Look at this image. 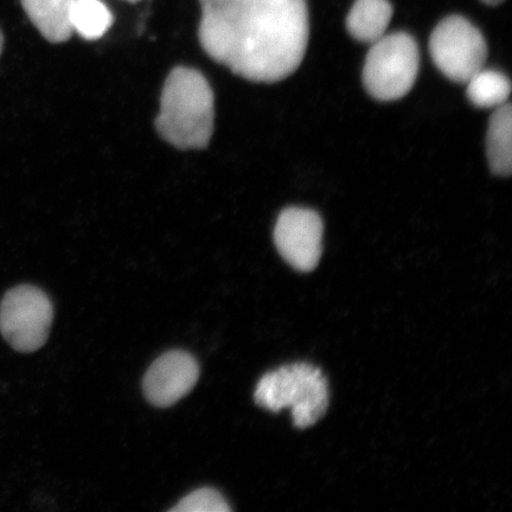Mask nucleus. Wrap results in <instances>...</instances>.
I'll list each match as a JSON object with an SVG mask.
<instances>
[{"instance_id": "3", "label": "nucleus", "mask_w": 512, "mask_h": 512, "mask_svg": "<svg viewBox=\"0 0 512 512\" xmlns=\"http://www.w3.org/2000/svg\"><path fill=\"white\" fill-rule=\"evenodd\" d=\"M254 398L273 413L290 408L294 426L305 430L317 424L328 409L329 384L322 371L311 364H290L262 377Z\"/></svg>"}, {"instance_id": "16", "label": "nucleus", "mask_w": 512, "mask_h": 512, "mask_svg": "<svg viewBox=\"0 0 512 512\" xmlns=\"http://www.w3.org/2000/svg\"><path fill=\"white\" fill-rule=\"evenodd\" d=\"M3 46H4V36H3L2 30H0V55H2Z\"/></svg>"}, {"instance_id": "9", "label": "nucleus", "mask_w": 512, "mask_h": 512, "mask_svg": "<svg viewBox=\"0 0 512 512\" xmlns=\"http://www.w3.org/2000/svg\"><path fill=\"white\" fill-rule=\"evenodd\" d=\"M75 0H21L25 14L51 43H63L73 35L70 12Z\"/></svg>"}, {"instance_id": "4", "label": "nucleus", "mask_w": 512, "mask_h": 512, "mask_svg": "<svg viewBox=\"0 0 512 512\" xmlns=\"http://www.w3.org/2000/svg\"><path fill=\"white\" fill-rule=\"evenodd\" d=\"M419 47L406 32L384 35L368 51L363 69L367 92L376 100L395 101L412 91L419 73Z\"/></svg>"}, {"instance_id": "1", "label": "nucleus", "mask_w": 512, "mask_h": 512, "mask_svg": "<svg viewBox=\"0 0 512 512\" xmlns=\"http://www.w3.org/2000/svg\"><path fill=\"white\" fill-rule=\"evenodd\" d=\"M200 4L201 46L235 75L274 83L302 64L310 37L306 0H200Z\"/></svg>"}, {"instance_id": "15", "label": "nucleus", "mask_w": 512, "mask_h": 512, "mask_svg": "<svg viewBox=\"0 0 512 512\" xmlns=\"http://www.w3.org/2000/svg\"><path fill=\"white\" fill-rule=\"evenodd\" d=\"M485 4L491 5V6H497L499 4H502L505 2V0H483Z\"/></svg>"}, {"instance_id": "13", "label": "nucleus", "mask_w": 512, "mask_h": 512, "mask_svg": "<svg viewBox=\"0 0 512 512\" xmlns=\"http://www.w3.org/2000/svg\"><path fill=\"white\" fill-rule=\"evenodd\" d=\"M112 24V12L101 0H75L70 12V27L85 40H98Z\"/></svg>"}, {"instance_id": "2", "label": "nucleus", "mask_w": 512, "mask_h": 512, "mask_svg": "<svg viewBox=\"0 0 512 512\" xmlns=\"http://www.w3.org/2000/svg\"><path fill=\"white\" fill-rule=\"evenodd\" d=\"M214 93L203 74L178 67L166 79L156 119L159 136L181 150L204 149L214 132Z\"/></svg>"}, {"instance_id": "6", "label": "nucleus", "mask_w": 512, "mask_h": 512, "mask_svg": "<svg viewBox=\"0 0 512 512\" xmlns=\"http://www.w3.org/2000/svg\"><path fill=\"white\" fill-rule=\"evenodd\" d=\"M430 51L446 78L466 83L485 66L488 46L475 25L462 16H450L434 29Z\"/></svg>"}, {"instance_id": "8", "label": "nucleus", "mask_w": 512, "mask_h": 512, "mask_svg": "<svg viewBox=\"0 0 512 512\" xmlns=\"http://www.w3.org/2000/svg\"><path fill=\"white\" fill-rule=\"evenodd\" d=\"M200 368L185 351H169L157 358L144 377L147 400L157 407H169L188 395L198 381Z\"/></svg>"}, {"instance_id": "11", "label": "nucleus", "mask_w": 512, "mask_h": 512, "mask_svg": "<svg viewBox=\"0 0 512 512\" xmlns=\"http://www.w3.org/2000/svg\"><path fill=\"white\" fill-rule=\"evenodd\" d=\"M512 111L511 105L496 108L491 115L486 147L492 172L501 177H509L512 171Z\"/></svg>"}, {"instance_id": "14", "label": "nucleus", "mask_w": 512, "mask_h": 512, "mask_svg": "<svg viewBox=\"0 0 512 512\" xmlns=\"http://www.w3.org/2000/svg\"><path fill=\"white\" fill-rule=\"evenodd\" d=\"M171 511L177 512H227L229 505L220 492L214 489L203 488L191 492L179 502Z\"/></svg>"}, {"instance_id": "7", "label": "nucleus", "mask_w": 512, "mask_h": 512, "mask_svg": "<svg viewBox=\"0 0 512 512\" xmlns=\"http://www.w3.org/2000/svg\"><path fill=\"white\" fill-rule=\"evenodd\" d=\"M324 227L316 211L287 208L274 228V242L288 265L299 272H311L322 256Z\"/></svg>"}, {"instance_id": "17", "label": "nucleus", "mask_w": 512, "mask_h": 512, "mask_svg": "<svg viewBox=\"0 0 512 512\" xmlns=\"http://www.w3.org/2000/svg\"><path fill=\"white\" fill-rule=\"evenodd\" d=\"M128 2H137V0H128Z\"/></svg>"}, {"instance_id": "12", "label": "nucleus", "mask_w": 512, "mask_h": 512, "mask_svg": "<svg viewBox=\"0 0 512 512\" xmlns=\"http://www.w3.org/2000/svg\"><path fill=\"white\" fill-rule=\"evenodd\" d=\"M467 98L479 108H498L508 104L511 83L497 70L482 69L465 83Z\"/></svg>"}, {"instance_id": "5", "label": "nucleus", "mask_w": 512, "mask_h": 512, "mask_svg": "<svg viewBox=\"0 0 512 512\" xmlns=\"http://www.w3.org/2000/svg\"><path fill=\"white\" fill-rule=\"evenodd\" d=\"M54 309L40 288L21 285L6 292L0 303V332L19 352H34L46 344Z\"/></svg>"}, {"instance_id": "10", "label": "nucleus", "mask_w": 512, "mask_h": 512, "mask_svg": "<svg viewBox=\"0 0 512 512\" xmlns=\"http://www.w3.org/2000/svg\"><path fill=\"white\" fill-rule=\"evenodd\" d=\"M392 17L388 0H356L347 17V29L355 40L373 44L386 35Z\"/></svg>"}]
</instances>
